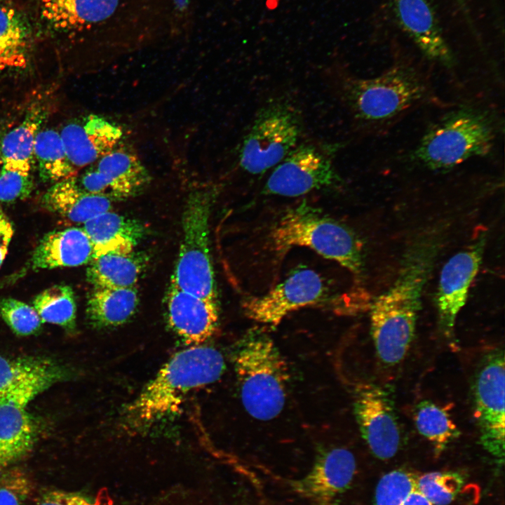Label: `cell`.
<instances>
[{
	"mask_svg": "<svg viewBox=\"0 0 505 505\" xmlns=\"http://www.w3.org/2000/svg\"><path fill=\"white\" fill-rule=\"evenodd\" d=\"M40 10L52 29L107 43L142 41L173 28L172 0H41Z\"/></svg>",
	"mask_w": 505,
	"mask_h": 505,
	"instance_id": "obj_1",
	"label": "cell"
},
{
	"mask_svg": "<svg viewBox=\"0 0 505 505\" xmlns=\"http://www.w3.org/2000/svg\"><path fill=\"white\" fill-rule=\"evenodd\" d=\"M225 368L216 349L195 345L176 353L124 410L130 432L146 431L180 410L192 391L217 381Z\"/></svg>",
	"mask_w": 505,
	"mask_h": 505,
	"instance_id": "obj_2",
	"label": "cell"
},
{
	"mask_svg": "<svg viewBox=\"0 0 505 505\" xmlns=\"http://www.w3.org/2000/svg\"><path fill=\"white\" fill-rule=\"evenodd\" d=\"M337 83L352 117L371 130L387 127L431 95L424 74L404 62H395L372 78L340 73Z\"/></svg>",
	"mask_w": 505,
	"mask_h": 505,
	"instance_id": "obj_3",
	"label": "cell"
},
{
	"mask_svg": "<svg viewBox=\"0 0 505 505\" xmlns=\"http://www.w3.org/2000/svg\"><path fill=\"white\" fill-rule=\"evenodd\" d=\"M430 264L426 251L410 255L393 284L370 305L372 339L386 365L402 361L410 349Z\"/></svg>",
	"mask_w": 505,
	"mask_h": 505,
	"instance_id": "obj_4",
	"label": "cell"
},
{
	"mask_svg": "<svg viewBox=\"0 0 505 505\" xmlns=\"http://www.w3.org/2000/svg\"><path fill=\"white\" fill-rule=\"evenodd\" d=\"M232 354L245 410L260 420L277 417L285 405L290 375L274 340L263 330L253 328L237 342Z\"/></svg>",
	"mask_w": 505,
	"mask_h": 505,
	"instance_id": "obj_5",
	"label": "cell"
},
{
	"mask_svg": "<svg viewBox=\"0 0 505 505\" xmlns=\"http://www.w3.org/2000/svg\"><path fill=\"white\" fill-rule=\"evenodd\" d=\"M494 117L471 107L452 110L432 124L410 152V159L431 170L453 168L487 155L497 135Z\"/></svg>",
	"mask_w": 505,
	"mask_h": 505,
	"instance_id": "obj_6",
	"label": "cell"
},
{
	"mask_svg": "<svg viewBox=\"0 0 505 505\" xmlns=\"http://www.w3.org/2000/svg\"><path fill=\"white\" fill-rule=\"evenodd\" d=\"M270 238L277 252H285L292 247H307L356 276L363 273L362 247L355 234L305 201L282 215L273 227Z\"/></svg>",
	"mask_w": 505,
	"mask_h": 505,
	"instance_id": "obj_7",
	"label": "cell"
},
{
	"mask_svg": "<svg viewBox=\"0 0 505 505\" xmlns=\"http://www.w3.org/2000/svg\"><path fill=\"white\" fill-rule=\"evenodd\" d=\"M216 190L191 195L184 208L182 238L170 283L197 297L217 300L209 221Z\"/></svg>",
	"mask_w": 505,
	"mask_h": 505,
	"instance_id": "obj_8",
	"label": "cell"
},
{
	"mask_svg": "<svg viewBox=\"0 0 505 505\" xmlns=\"http://www.w3.org/2000/svg\"><path fill=\"white\" fill-rule=\"evenodd\" d=\"M302 130L301 114L290 100L281 97L267 102L243 138L240 167L252 175L275 167L298 144Z\"/></svg>",
	"mask_w": 505,
	"mask_h": 505,
	"instance_id": "obj_9",
	"label": "cell"
},
{
	"mask_svg": "<svg viewBox=\"0 0 505 505\" xmlns=\"http://www.w3.org/2000/svg\"><path fill=\"white\" fill-rule=\"evenodd\" d=\"M504 356L497 350L480 365L473 385L475 416L485 450L499 462L504 459Z\"/></svg>",
	"mask_w": 505,
	"mask_h": 505,
	"instance_id": "obj_10",
	"label": "cell"
},
{
	"mask_svg": "<svg viewBox=\"0 0 505 505\" xmlns=\"http://www.w3.org/2000/svg\"><path fill=\"white\" fill-rule=\"evenodd\" d=\"M340 182L331 158L324 150L312 143H301L274 167L263 191L267 194L294 197Z\"/></svg>",
	"mask_w": 505,
	"mask_h": 505,
	"instance_id": "obj_11",
	"label": "cell"
},
{
	"mask_svg": "<svg viewBox=\"0 0 505 505\" xmlns=\"http://www.w3.org/2000/svg\"><path fill=\"white\" fill-rule=\"evenodd\" d=\"M327 292L324 281L317 272L302 269L267 293L247 298L242 308L248 318L275 327L290 313L322 302Z\"/></svg>",
	"mask_w": 505,
	"mask_h": 505,
	"instance_id": "obj_12",
	"label": "cell"
},
{
	"mask_svg": "<svg viewBox=\"0 0 505 505\" xmlns=\"http://www.w3.org/2000/svg\"><path fill=\"white\" fill-rule=\"evenodd\" d=\"M354 414L361 433L372 453L386 460L397 453L400 432L393 402L373 384H360L355 391Z\"/></svg>",
	"mask_w": 505,
	"mask_h": 505,
	"instance_id": "obj_13",
	"label": "cell"
},
{
	"mask_svg": "<svg viewBox=\"0 0 505 505\" xmlns=\"http://www.w3.org/2000/svg\"><path fill=\"white\" fill-rule=\"evenodd\" d=\"M67 377V370L50 358L0 356V405L25 408L37 395Z\"/></svg>",
	"mask_w": 505,
	"mask_h": 505,
	"instance_id": "obj_14",
	"label": "cell"
},
{
	"mask_svg": "<svg viewBox=\"0 0 505 505\" xmlns=\"http://www.w3.org/2000/svg\"><path fill=\"white\" fill-rule=\"evenodd\" d=\"M486 234L482 232L469 246L452 256L440 274L436 304L439 323L447 335L465 304L470 285L482 262Z\"/></svg>",
	"mask_w": 505,
	"mask_h": 505,
	"instance_id": "obj_15",
	"label": "cell"
},
{
	"mask_svg": "<svg viewBox=\"0 0 505 505\" xmlns=\"http://www.w3.org/2000/svg\"><path fill=\"white\" fill-rule=\"evenodd\" d=\"M356 468L351 451L334 447L321 453L307 473L290 485L313 505H337L351 484Z\"/></svg>",
	"mask_w": 505,
	"mask_h": 505,
	"instance_id": "obj_16",
	"label": "cell"
},
{
	"mask_svg": "<svg viewBox=\"0 0 505 505\" xmlns=\"http://www.w3.org/2000/svg\"><path fill=\"white\" fill-rule=\"evenodd\" d=\"M397 22L429 59L451 67L454 57L429 0H390Z\"/></svg>",
	"mask_w": 505,
	"mask_h": 505,
	"instance_id": "obj_17",
	"label": "cell"
},
{
	"mask_svg": "<svg viewBox=\"0 0 505 505\" xmlns=\"http://www.w3.org/2000/svg\"><path fill=\"white\" fill-rule=\"evenodd\" d=\"M122 134L117 125L93 114L69 123L60 133L68 159L76 171L95 163L114 149Z\"/></svg>",
	"mask_w": 505,
	"mask_h": 505,
	"instance_id": "obj_18",
	"label": "cell"
},
{
	"mask_svg": "<svg viewBox=\"0 0 505 505\" xmlns=\"http://www.w3.org/2000/svg\"><path fill=\"white\" fill-rule=\"evenodd\" d=\"M168 320L187 344L200 345L210 337L218 323L217 300L205 299L170 284L166 296Z\"/></svg>",
	"mask_w": 505,
	"mask_h": 505,
	"instance_id": "obj_19",
	"label": "cell"
},
{
	"mask_svg": "<svg viewBox=\"0 0 505 505\" xmlns=\"http://www.w3.org/2000/svg\"><path fill=\"white\" fill-rule=\"evenodd\" d=\"M93 246L87 234L79 227H70L46 234L39 241L30 260L33 270L78 267L89 263Z\"/></svg>",
	"mask_w": 505,
	"mask_h": 505,
	"instance_id": "obj_20",
	"label": "cell"
},
{
	"mask_svg": "<svg viewBox=\"0 0 505 505\" xmlns=\"http://www.w3.org/2000/svg\"><path fill=\"white\" fill-rule=\"evenodd\" d=\"M39 433V422L25 408L0 405V471L27 457Z\"/></svg>",
	"mask_w": 505,
	"mask_h": 505,
	"instance_id": "obj_21",
	"label": "cell"
},
{
	"mask_svg": "<svg viewBox=\"0 0 505 505\" xmlns=\"http://www.w3.org/2000/svg\"><path fill=\"white\" fill-rule=\"evenodd\" d=\"M82 228L93 244V257L110 252H132L144 234L140 222L111 210L87 221Z\"/></svg>",
	"mask_w": 505,
	"mask_h": 505,
	"instance_id": "obj_22",
	"label": "cell"
},
{
	"mask_svg": "<svg viewBox=\"0 0 505 505\" xmlns=\"http://www.w3.org/2000/svg\"><path fill=\"white\" fill-rule=\"evenodd\" d=\"M92 166L110 184L119 200L136 195L149 183L150 175L136 154L118 145Z\"/></svg>",
	"mask_w": 505,
	"mask_h": 505,
	"instance_id": "obj_23",
	"label": "cell"
},
{
	"mask_svg": "<svg viewBox=\"0 0 505 505\" xmlns=\"http://www.w3.org/2000/svg\"><path fill=\"white\" fill-rule=\"evenodd\" d=\"M112 202L105 196L79 191L70 178L55 183L42 198L48 210L76 224L111 210Z\"/></svg>",
	"mask_w": 505,
	"mask_h": 505,
	"instance_id": "obj_24",
	"label": "cell"
},
{
	"mask_svg": "<svg viewBox=\"0 0 505 505\" xmlns=\"http://www.w3.org/2000/svg\"><path fill=\"white\" fill-rule=\"evenodd\" d=\"M46 114L44 104H34L28 109L23 120L1 137L0 165L13 170L31 173L36 137Z\"/></svg>",
	"mask_w": 505,
	"mask_h": 505,
	"instance_id": "obj_25",
	"label": "cell"
},
{
	"mask_svg": "<svg viewBox=\"0 0 505 505\" xmlns=\"http://www.w3.org/2000/svg\"><path fill=\"white\" fill-rule=\"evenodd\" d=\"M31 42V30L22 13L0 4V71L25 68Z\"/></svg>",
	"mask_w": 505,
	"mask_h": 505,
	"instance_id": "obj_26",
	"label": "cell"
},
{
	"mask_svg": "<svg viewBox=\"0 0 505 505\" xmlns=\"http://www.w3.org/2000/svg\"><path fill=\"white\" fill-rule=\"evenodd\" d=\"M139 302L136 288H95L86 307L88 319L95 326L111 327L126 322Z\"/></svg>",
	"mask_w": 505,
	"mask_h": 505,
	"instance_id": "obj_27",
	"label": "cell"
},
{
	"mask_svg": "<svg viewBox=\"0 0 505 505\" xmlns=\"http://www.w3.org/2000/svg\"><path fill=\"white\" fill-rule=\"evenodd\" d=\"M133 252H110L93 257L86 271L88 281L94 288H134L144 263Z\"/></svg>",
	"mask_w": 505,
	"mask_h": 505,
	"instance_id": "obj_28",
	"label": "cell"
},
{
	"mask_svg": "<svg viewBox=\"0 0 505 505\" xmlns=\"http://www.w3.org/2000/svg\"><path fill=\"white\" fill-rule=\"evenodd\" d=\"M34 159L43 182L55 184L77 175L68 159L60 133L52 128L41 129L37 133Z\"/></svg>",
	"mask_w": 505,
	"mask_h": 505,
	"instance_id": "obj_29",
	"label": "cell"
},
{
	"mask_svg": "<svg viewBox=\"0 0 505 505\" xmlns=\"http://www.w3.org/2000/svg\"><path fill=\"white\" fill-rule=\"evenodd\" d=\"M33 307L42 323L58 325L70 331L74 329L76 305L70 286L59 284L44 290L34 298Z\"/></svg>",
	"mask_w": 505,
	"mask_h": 505,
	"instance_id": "obj_30",
	"label": "cell"
},
{
	"mask_svg": "<svg viewBox=\"0 0 505 505\" xmlns=\"http://www.w3.org/2000/svg\"><path fill=\"white\" fill-rule=\"evenodd\" d=\"M414 419L419 433L433 444L437 453L459 436L447 412L432 401L420 402L415 408Z\"/></svg>",
	"mask_w": 505,
	"mask_h": 505,
	"instance_id": "obj_31",
	"label": "cell"
},
{
	"mask_svg": "<svg viewBox=\"0 0 505 505\" xmlns=\"http://www.w3.org/2000/svg\"><path fill=\"white\" fill-rule=\"evenodd\" d=\"M464 480L454 471H433L417 478V490L433 505L450 504L459 493Z\"/></svg>",
	"mask_w": 505,
	"mask_h": 505,
	"instance_id": "obj_32",
	"label": "cell"
},
{
	"mask_svg": "<svg viewBox=\"0 0 505 505\" xmlns=\"http://www.w3.org/2000/svg\"><path fill=\"white\" fill-rule=\"evenodd\" d=\"M417 476L405 469H395L379 480L375 492L374 505H403L416 489Z\"/></svg>",
	"mask_w": 505,
	"mask_h": 505,
	"instance_id": "obj_33",
	"label": "cell"
},
{
	"mask_svg": "<svg viewBox=\"0 0 505 505\" xmlns=\"http://www.w3.org/2000/svg\"><path fill=\"white\" fill-rule=\"evenodd\" d=\"M0 316L18 336L35 334L43 323L33 307L13 298H4L0 301Z\"/></svg>",
	"mask_w": 505,
	"mask_h": 505,
	"instance_id": "obj_34",
	"label": "cell"
},
{
	"mask_svg": "<svg viewBox=\"0 0 505 505\" xmlns=\"http://www.w3.org/2000/svg\"><path fill=\"white\" fill-rule=\"evenodd\" d=\"M34 484L22 469L11 466L0 471V505H25Z\"/></svg>",
	"mask_w": 505,
	"mask_h": 505,
	"instance_id": "obj_35",
	"label": "cell"
},
{
	"mask_svg": "<svg viewBox=\"0 0 505 505\" xmlns=\"http://www.w3.org/2000/svg\"><path fill=\"white\" fill-rule=\"evenodd\" d=\"M34 188L32 173L0 165V202L11 203L29 196Z\"/></svg>",
	"mask_w": 505,
	"mask_h": 505,
	"instance_id": "obj_36",
	"label": "cell"
},
{
	"mask_svg": "<svg viewBox=\"0 0 505 505\" xmlns=\"http://www.w3.org/2000/svg\"><path fill=\"white\" fill-rule=\"evenodd\" d=\"M34 505H100L89 496L79 492L50 489L41 493Z\"/></svg>",
	"mask_w": 505,
	"mask_h": 505,
	"instance_id": "obj_37",
	"label": "cell"
},
{
	"mask_svg": "<svg viewBox=\"0 0 505 505\" xmlns=\"http://www.w3.org/2000/svg\"><path fill=\"white\" fill-rule=\"evenodd\" d=\"M13 233L14 229L10 219L0 209V267L8 252Z\"/></svg>",
	"mask_w": 505,
	"mask_h": 505,
	"instance_id": "obj_38",
	"label": "cell"
},
{
	"mask_svg": "<svg viewBox=\"0 0 505 505\" xmlns=\"http://www.w3.org/2000/svg\"><path fill=\"white\" fill-rule=\"evenodd\" d=\"M174 20L184 19L189 11L191 0H172Z\"/></svg>",
	"mask_w": 505,
	"mask_h": 505,
	"instance_id": "obj_39",
	"label": "cell"
},
{
	"mask_svg": "<svg viewBox=\"0 0 505 505\" xmlns=\"http://www.w3.org/2000/svg\"><path fill=\"white\" fill-rule=\"evenodd\" d=\"M403 505H433L417 488L406 498Z\"/></svg>",
	"mask_w": 505,
	"mask_h": 505,
	"instance_id": "obj_40",
	"label": "cell"
},
{
	"mask_svg": "<svg viewBox=\"0 0 505 505\" xmlns=\"http://www.w3.org/2000/svg\"><path fill=\"white\" fill-rule=\"evenodd\" d=\"M1 137H0V164H1Z\"/></svg>",
	"mask_w": 505,
	"mask_h": 505,
	"instance_id": "obj_41",
	"label": "cell"
}]
</instances>
